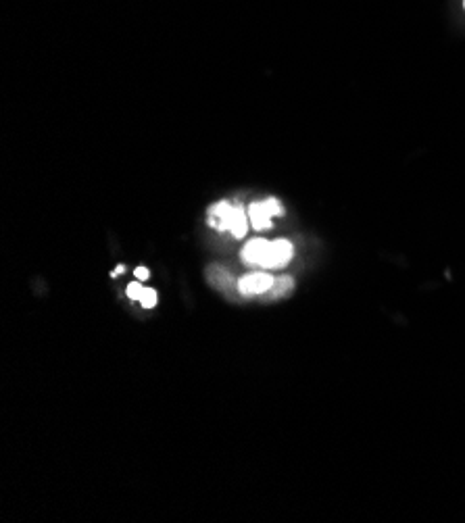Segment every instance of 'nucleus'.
<instances>
[{
	"mask_svg": "<svg viewBox=\"0 0 465 523\" xmlns=\"http://www.w3.org/2000/svg\"><path fill=\"white\" fill-rule=\"evenodd\" d=\"M292 253H295V248L288 240L267 242L263 238H255L242 248V259L244 263L261 269H278L292 259Z\"/></svg>",
	"mask_w": 465,
	"mask_h": 523,
	"instance_id": "1",
	"label": "nucleus"
},
{
	"mask_svg": "<svg viewBox=\"0 0 465 523\" xmlns=\"http://www.w3.org/2000/svg\"><path fill=\"white\" fill-rule=\"evenodd\" d=\"M282 215H284V207L280 201H276V198H265V201L253 203L249 207V221L257 232L272 228V219Z\"/></svg>",
	"mask_w": 465,
	"mask_h": 523,
	"instance_id": "2",
	"label": "nucleus"
},
{
	"mask_svg": "<svg viewBox=\"0 0 465 523\" xmlns=\"http://www.w3.org/2000/svg\"><path fill=\"white\" fill-rule=\"evenodd\" d=\"M236 213V205L230 203H217L209 209V223L213 228H217L219 232H230L232 226V219Z\"/></svg>",
	"mask_w": 465,
	"mask_h": 523,
	"instance_id": "3",
	"label": "nucleus"
},
{
	"mask_svg": "<svg viewBox=\"0 0 465 523\" xmlns=\"http://www.w3.org/2000/svg\"><path fill=\"white\" fill-rule=\"evenodd\" d=\"M272 286H274V280H272V276H267V273H251V276L242 278L238 282V290L247 296L269 292L272 290Z\"/></svg>",
	"mask_w": 465,
	"mask_h": 523,
	"instance_id": "4",
	"label": "nucleus"
},
{
	"mask_svg": "<svg viewBox=\"0 0 465 523\" xmlns=\"http://www.w3.org/2000/svg\"><path fill=\"white\" fill-rule=\"evenodd\" d=\"M249 213L244 211L242 207L236 205V213H234V219H232V226H230V234L234 238H244L247 236V230H249Z\"/></svg>",
	"mask_w": 465,
	"mask_h": 523,
	"instance_id": "5",
	"label": "nucleus"
},
{
	"mask_svg": "<svg viewBox=\"0 0 465 523\" xmlns=\"http://www.w3.org/2000/svg\"><path fill=\"white\" fill-rule=\"evenodd\" d=\"M290 290H292V280L290 278H280V280L274 282V286H272V290H269V294L276 298V296H284Z\"/></svg>",
	"mask_w": 465,
	"mask_h": 523,
	"instance_id": "6",
	"label": "nucleus"
},
{
	"mask_svg": "<svg viewBox=\"0 0 465 523\" xmlns=\"http://www.w3.org/2000/svg\"><path fill=\"white\" fill-rule=\"evenodd\" d=\"M140 303L146 309H153L157 305V292L153 288H144L142 296H140Z\"/></svg>",
	"mask_w": 465,
	"mask_h": 523,
	"instance_id": "7",
	"label": "nucleus"
},
{
	"mask_svg": "<svg viewBox=\"0 0 465 523\" xmlns=\"http://www.w3.org/2000/svg\"><path fill=\"white\" fill-rule=\"evenodd\" d=\"M142 290H144V286H140L138 282H134V284H130V286H128V296L132 298V301H140Z\"/></svg>",
	"mask_w": 465,
	"mask_h": 523,
	"instance_id": "8",
	"label": "nucleus"
},
{
	"mask_svg": "<svg viewBox=\"0 0 465 523\" xmlns=\"http://www.w3.org/2000/svg\"><path fill=\"white\" fill-rule=\"evenodd\" d=\"M149 276H151V271L146 269V267H138V269H136V278H138V280H149Z\"/></svg>",
	"mask_w": 465,
	"mask_h": 523,
	"instance_id": "9",
	"label": "nucleus"
},
{
	"mask_svg": "<svg viewBox=\"0 0 465 523\" xmlns=\"http://www.w3.org/2000/svg\"><path fill=\"white\" fill-rule=\"evenodd\" d=\"M124 271H126V267H124V265H119V267L115 269V273H111V276H113V278H117L119 273H124Z\"/></svg>",
	"mask_w": 465,
	"mask_h": 523,
	"instance_id": "10",
	"label": "nucleus"
},
{
	"mask_svg": "<svg viewBox=\"0 0 465 523\" xmlns=\"http://www.w3.org/2000/svg\"><path fill=\"white\" fill-rule=\"evenodd\" d=\"M463 11H465V0H463Z\"/></svg>",
	"mask_w": 465,
	"mask_h": 523,
	"instance_id": "11",
	"label": "nucleus"
}]
</instances>
